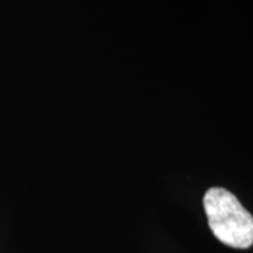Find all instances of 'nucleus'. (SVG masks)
<instances>
[{"instance_id": "1", "label": "nucleus", "mask_w": 253, "mask_h": 253, "mask_svg": "<svg viewBox=\"0 0 253 253\" xmlns=\"http://www.w3.org/2000/svg\"><path fill=\"white\" fill-rule=\"evenodd\" d=\"M208 225L219 242L236 249L253 245V215L235 196L222 189L211 187L204 196Z\"/></svg>"}]
</instances>
